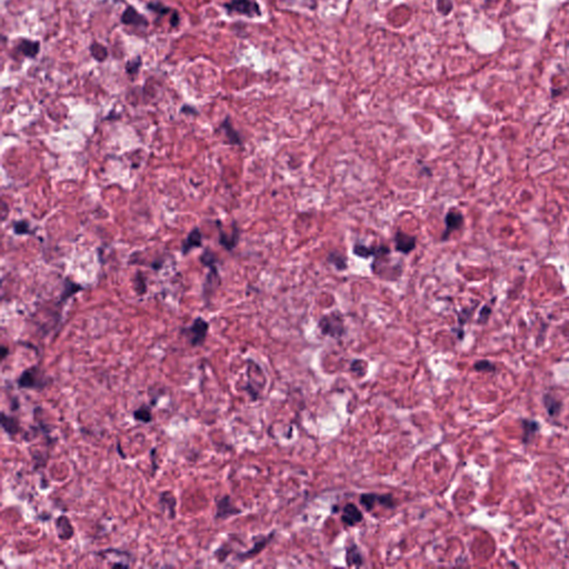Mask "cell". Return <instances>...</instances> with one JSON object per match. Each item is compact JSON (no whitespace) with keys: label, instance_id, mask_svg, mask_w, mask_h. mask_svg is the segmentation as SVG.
Instances as JSON below:
<instances>
[{"label":"cell","instance_id":"obj_1","mask_svg":"<svg viewBox=\"0 0 569 569\" xmlns=\"http://www.w3.org/2000/svg\"><path fill=\"white\" fill-rule=\"evenodd\" d=\"M17 387L22 390H32L41 393L54 384V378L42 369L39 365H32L21 371L16 380Z\"/></svg>","mask_w":569,"mask_h":569},{"label":"cell","instance_id":"obj_2","mask_svg":"<svg viewBox=\"0 0 569 569\" xmlns=\"http://www.w3.org/2000/svg\"><path fill=\"white\" fill-rule=\"evenodd\" d=\"M318 328L324 336L341 339L346 334L345 320L339 312H332L325 315L318 322Z\"/></svg>","mask_w":569,"mask_h":569},{"label":"cell","instance_id":"obj_3","mask_svg":"<svg viewBox=\"0 0 569 569\" xmlns=\"http://www.w3.org/2000/svg\"><path fill=\"white\" fill-rule=\"evenodd\" d=\"M209 332V323L202 317L196 318L189 327L180 329V334L188 339L191 347H202Z\"/></svg>","mask_w":569,"mask_h":569},{"label":"cell","instance_id":"obj_4","mask_svg":"<svg viewBox=\"0 0 569 569\" xmlns=\"http://www.w3.org/2000/svg\"><path fill=\"white\" fill-rule=\"evenodd\" d=\"M224 8L230 15H240L248 18H256L262 15L259 3L256 0H230L224 3Z\"/></svg>","mask_w":569,"mask_h":569},{"label":"cell","instance_id":"obj_5","mask_svg":"<svg viewBox=\"0 0 569 569\" xmlns=\"http://www.w3.org/2000/svg\"><path fill=\"white\" fill-rule=\"evenodd\" d=\"M241 514V509L232 503L231 497L225 495L221 498L216 499V513H215V520H227L233 516Z\"/></svg>","mask_w":569,"mask_h":569},{"label":"cell","instance_id":"obj_6","mask_svg":"<svg viewBox=\"0 0 569 569\" xmlns=\"http://www.w3.org/2000/svg\"><path fill=\"white\" fill-rule=\"evenodd\" d=\"M465 218L459 210L452 208L445 215V230L441 237L442 241H446L454 231L459 230L462 227Z\"/></svg>","mask_w":569,"mask_h":569},{"label":"cell","instance_id":"obj_7","mask_svg":"<svg viewBox=\"0 0 569 569\" xmlns=\"http://www.w3.org/2000/svg\"><path fill=\"white\" fill-rule=\"evenodd\" d=\"M390 248L386 245H379V246H366L361 242H356L352 246V253L357 257L362 258V259H368V258H380L385 256L390 255Z\"/></svg>","mask_w":569,"mask_h":569},{"label":"cell","instance_id":"obj_8","mask_svg":"<svg viewBox=\"0 0 569 569\" xmlns=\"http://www.w3.org/2000/svg\"><path fill=\"white\" fill-rule=\"evenodd\" d=\"M394 242L395 250L397 252L403 253V255H409L416 248L417 238L403 230H397L394 236Z\"/></svg>","mask_w":569,"mask_h":569},{"label":"cell","instance_id":"obj_9","mask_svg":"<svg viewBox=\"0 0 569 569\" xmlns=\"http://www.w3.org/2000/svg\"><path fill=\"white\" fill-rule=\"evenodd\" d=\"M274 536H275V532L270 533L268 536H259L258 537V540H256L255 544H253V546L251 548H249L248 551L243 552V553L236 554L235 559L237 562L249 561V559L257 556L258 554H260L262 551H264V549L267 547V545H268L271 542V539L274 538Z\"/></svg>","mask_w":569,"mask_h":569},{"label":"cell","instance_id":"obj_10","mask_svg":"<svg viewBox=\"0 0 569 569\" xmlns=\"http://www.w3.org/2000/svg\"><path fill=\"white\" fill-rule=\"evenodd\" d=\"M219 230V245L224 247L227 251H232L238 246L239 239H240V230H239L237 223L232 222V232L231 235H227L222 228L221 222H216Z\"/></svg>","mask_w":569,"mask_h":569},{"label":"cell","instance_id":"obj_11","mask_svg":"<svg viewBox=\"0 0 569 569\" xmlns=\"http://www.w3.org/2000/svg\"><path fill=\"white\" fill-rule=\"evenodd\" d=\"M120 21L122 25L125 26H133V27H140L146 28L149 25L148 19L138 12L137 9L132 6H127V8L123 10L120 17Z\"/></svg>","mask_w":569,"mask_h":569},{"label":"cell","instance_id":"obj_12","mask_svg":"<svg viewBox=\"0 0 569 569\" xmlns=\"http://www.w3.org/2000/svg\"><path fill=\"white\" fill-rule=\"evenodd\" d=\"M1 428L11 441H13L18 435L23 433V428L19 418L16 416L7 415L4 411L1 413Z\"/></svg>","mask_w":569,"mask_h":569},{"label":"cell","instance_id":"obj_13","mask_svg":"<svg viewBox=\"0 0 569 569\" xmlns=\"http://www.w3.org/2000/svg\"><path fill=\"white\" fill-rule=\"evenodd\" d=\"M57 536L63 542H68L75 536V528L66 515H60L55 520Z\"/></svg>","mask_w":569,"mask_h":569},{"label":"cell","instance_id":"obj_14","mask_svg":"<svg viewBox=\"0 0 569 569\" xmlns=\"http://www.w3.org/2000/svg\"><path fill=\"white\" fill-rule=\"evenodd\" d=\"M15 50L23 57L29 59L36 58L40 52V41L30 40L27 38H20L16 45Z\"/></svg>","mask_w":569,"mask_h":569},{"label":"cell","instance_id":"obj_15","mask_svg":"<svg viewBox=\"0 0 569 569\" xmlns=\"http://www.w3.org/2000/svg\"><path fill=\"white\" fill-rule=\"evenodd\" d=\"M209 272L206 276V280L204 284V299H209L214 294V290L217 288L221 284V276H219L218 267L217 265H213L208 267Z\"/></svg>","mask_w":569,"mask_h":569},{"label":"cell","instance_id":"obj_16","mask_svg":"<svg viewBox=\"0 0 569 569\" xmlns=\"http://www.w3.org/2000/svg\"><path fill=\"white\" fill-rule=\"evenodd\" d=\"M159 506L162 513H167L169 519H175L177 515V498L169 490L161 491L159 495Z\"/></svg>","mask_w":569,"mask_h":569},{"label":"cell","instance_id":"obj_17","mask_svg":"<svg viewBox=\"0 0 569 569\" xmlns=\"http://www.w3.org/2000/svg\"><path fill=\"white\" fill-rule=\"evenodd\" d=\"M362 519H364V516H362L360 509L355 504H346L342 508L341 522L346 526H350V527L351 526H356L357 524L361 523Z\"/></svg>","mask_w":569,"mask_h":569},{"label":"cell","instance_id":"obj_18","mask_svg":"<svg viewBox=\"0 0 569 569\" xmlns=\"http://www.w3.org/2000/svg\"><path fill=\"white\" fill-rule=\"evenodd\" d=\"M219 130L224 131L225 133V137L227 138V142L229 145H232V146H242L243 142H242V138L240 136V133H239L235 128H233L231 120H230V117H226L224 119V121L221 123V126H219Z\"/></svg>","mask_w":569,"mask_h":569},{"label":"cell","instance_id":"obj_19","mask_svg":"<svg viewBox=\"0 0 569 569\" xmlns=\"http://www.w3.org/2000/svg\"><path fill=\"white\" fill-rule=\"evenodd\" d=\"M202 246H203V233L198 227H195L183 241L181 251H183L184 255H187V253L190 250H193L194 248H200Z\"/></svg>","mask_w":569,"mask_h":569},{"label":"cell","instance_id":"obj_20","mask_svg":"<svg viewBox=\"0 0 569 569\" xmlns=\"http://www.w3.org/2000/svg\"><path fill=\"white\" fill-rule=\"evenodd\" d=\"M346 563L349 567L362 566V564H364V557H362V554L357 545L351 544L350 546L347 548Z\"/></svg>","mask_w":569,"mask_h":569},{"label":"cell","instance_id":"obj_21","mask_svg":"<svg viewBox=\"0 0 569 569\" xmlns=\"http://www.w3.org/2000/svg\"><path fill=\"white\" fill-rule=\"evenodd\" d=\"M522 426H523V430H524L523 442H524V444H529L530 442L533 441L535 435L539 432V429H540L539 424L536 422V420L524 419V420H522Z\"/></svg>","mask_w":569,"mask_h":569},{"label":"cell","instance_id":"obj_22","mask_svg":"<svg viewBox=\"0 0 569 569\" xmlns=\"http://www.w3.org/2000/svg\"><path fill=\"white\" fill-rule=\"evenodd\" d=\"M132 417L138 423L150 424L152 422V419H154V415H152V409L149 405L142 404L139 407L133 410Z\"/></svg>","mask_w":569,"mask_h":569},{"label":"cell","instance_id":"obj_23","mask_svg":"<svg viewBox=\"0 0 569 569\" xmlns=\"http://www.w3.org/2000/svg\"><path fill=\"white\" fill-rule=\"evenodd\" d=\"M327 261L331 265H333L338 271H345L348 268V262H347L346 256L342 255V252L338 251V250H334V251L329 252L328 256H327Z\"/></svg>","mask_w":569,"mask_h":569},{"label":"cell","instance_id":"obj_24","mask_svg":"<svg viewBox=\"0 0 569 569\" xmlns=\"http://www.w3.org/2000/svg\"><path fill=\"white\" fill-rule=\"evenodd\" d=\"M544 401V406L545 408H546L548 415L551 416V417H557L561 413V409H562V403L559 401L558 399L555 398V397L551 394H546L544 396L543 398Z\"/></svg>","mask_w":569,"mask_h":569},{"label":"cell","instance_id":"obj_25","mask_svg":"<svg viewBox=\"0 0 569 569\" xmlns=\"http://www.w3.org/2000/svg\"><path fill=\"white\" fill-rule=\"evenodd\" d=\"M80 290H84L83 286H80L78 284L74 283L73 280L66 278L64 281L63 293H61V295H60V303H63V304L66 303V301L68 300L71 296L77 294L78 291H80Z\"/></svg>","mask_w":569,"mask_h":569},{"label":"cell","instance_id":"obj_26","mask_svg":"<svg viewBox=\"0 0 569 569\" xmlns=\"http://www.w3.org/2000/svg\"><path fill=\"white\" fill-rule=\"evenodd\" d=\"M89 51L90 54H92L93 58L95 60H97L98 63H104V61L108 58L109 55L107 47L97 41L92 42V45L89 46Z\"/></svg>","mask_w":569,"mask_h":569},{"label":"cell","instance_id":"obj_27","mask_svg":"<svg viewBox=\"0 0 569 569\" xmlns=\"http://www.w3.org/2000/svg\"><path fill=\"white\" fill-rule=\"evenodd\" d=\"M379 494H375V492L362 494L359 498V503L367 511H371L375 508L376 504H379Z\"/></svg>","mask_w":569,"mask_h":569},{"label":"cell","instance_id":"obj_28","mask_svg":"<svg viewBox=\"0 0 569 569\" xmlns=\"http://www.w3.org/2000/svg\"><path fill=\"white\" fill-rule=\"evenodd\" d=\"M147 9L149 11L155 12L157 16L158 17H164L166 15H168V13L173 12L174 9L170 8L168 6H166L165 3H162L161 1H158V0H155V1H150L147 3Z\"/></svg>","mask_w":569,"mask_h":569},{"label":"cell","instance_id":"obj_29","mask_svg":"<svg viewBox=\"0 0 569 569\" xmlns=\"http://www.w3.org/2000/svg\"><path fill=\"white\" fill-rule=\"evenodd\" d=\"M141 65H142V60H141L140 56H136V57H133V58L129 59L125 65L126 74L129 76H137L138 73H139L140 68H141Z\"/></svg>","mask_w":569,"mask_h":569},{"label":"cell","instance_id":"obj_30","mask_svg":"<svg viewBox=\"0 0 569 569\" xmlns=\"http://www.w3.org/2000/svg\"><path fill=\"white\" fill-rule=\"evenodd\" d=\"M133 289L138 295H145L147 293V281L146 277L141 272H137L133 277Z\"/></svg>","mask_w":569,"mask_h":569},{"label":"cell","instance_id":"obj_31","mask_svg":"<svg viewBox=\"0 0 569 569\" xmlns=\"http://www.w3.org/2000/svg\"><path fill=\"white\" fill-rule=\"evenodd\" d=\"M436 9L442 16H448L454 9L453 0H436Z\"/></svg>","mask_w":569,"mask_h":569},{"label":"cell","instance_id":"obj_32","mask_svg":"<svg viewBox=\"0 0 569 569\" xmlns=\"http://www.w3.org/2000/svg\"><path fill=\"white\" fill-rule=\"evenodd\" d=\"M200 261H202L203 265L206 267H210L213 265H218L217 256L215 255V253L210 250L209 248H206L205 251L202 253V256H200Z\"/></svg>","mask_w":569,"mask_h":569},{"label":"cell","instance_id":"obj_33","mask_svg":"<svg viewBox=\"0 0 569 569\" xmlns=\"http://www.w3.org/2000/svg\"><path fill=\"white\" fill-rule=\"evenodd\" d=\"M12 229H13V231H15L16 235H18V236L30 235V233H32V231L30 230V225L26 221L16 222L15 224H13Z\"/></svg>","mask_w":569,"mask_h":569},{"label":"cell","instance_id":"obj_34","mask_svg":"<svg viewBox=\"0 0 569 569\" xmlns=\"http://www.w3.org/2000/svg\"><path fill=\"white\" fill-rule=\"evenodd\" d=\"M474 368L481 372H494L496 370V366L489 360H478L475 362Z\"/></svg>","mask_w":569,"mask_h":569},{"label":"cell","instance_id":"obj_35","mask_svg":"<svg viewBox=\"0 0 569 569\" xmlns=\"http://www.w3.org/2000/svg\"><path fill=\"white\" fill-rule=\"evenodd\" d=\"M490 314H491L490 306L485 305L484 307L481 308L480 313H479V317H478V323H479V324H486L487 322H488Z\"/></svg>","mask_w":569,"mask_h":569},{"label":"cell","instance_id":"obj_36","mask_svg":"<svg viewBox=\"0 0 569 569\" xmlns=\"http://www.w3.org/2000/svg\"><path fill=\"white\" fill-rule=\"evenodd\" d=\"M474 312V307L471 309H463L462 312H460L458 314V323H459V326H463V324H465L468 318H469L470 315Z\"/></svg>","mask_w":569,"mask_h":569},{"label":"cell","instance_id":"obj_37","mask_svg":"<svg viewBox=\"0 0 569 569\" xmlns=\"http://www.w3.org/2000/svg\"><path fill=\"white\" fill-rule=\"evenodd\" d=\"M179 23H180V15H179L178 10L174 9L173 12H171V15H170V18H169V25H170V27L176 28V27L179 26Z\"/></svg>","mask_w":569,"mask_h":569},{"label":"cell","instance_id":"obj_38","mask_svg":"<svg viewBox=\"0 0 569 569\" xmlns=\"http://www.w3.org/2000/svg\"><path fill=\"white\" fill-rule=\"evenodd\" d=\"M180 113L181 114H193V116L198 114L197 109L193 106H189V105H184V106L181 107V109H180Z\"/></svg>","mask_w":569,"mask_h":569},{"label":"cell","instance_id":"obj_39","mask_svg":"<svg viewBox=\"0 0 569 569\" xmlns=\"http://www.w3.org/2000/svg\"><path fill=\"white\" fill-rule=\"evenodd\" d=\"M156 452H157L156 447H154L150 451V458H151V462H152V476L155 475L156 470L158 469V466L156 465Z\"/></svg>","mask_w":569,"mask_h":569},{"label":"cell","instance_id":"obj_40","mask_svg":"<svg viewBox=\"0 0 569 569\" xmlns=\"http://www.w3.org/2000/svg\"><path fill=\"white\" fill-rule=\"evenodd\" d=\"M10 408L11 410H17L20 408V400H19L18 397H12L11 400H10Z\"/></svg>","mask_w":569,"mask_h":569},{"label":"cell","instance_id":"obj_41","mask_svg":"<svg viewBox=\"0 0 569 569\" xmlns=\"http://www.w3.org/2000/svg\"><path fill=\"white\" fill-rule=\"evenodd\" d=\"M0 356H1V361H3L9 356V348L7 346H4V345L1 346V352H0Z\"/></svg>","mask_w":569,"mask_h":569},{"label":"cell","instance_id":"obj_42","mask_svg":"<svg viewBox=\"0 0 569 569\" xmlns=\"http://www.w3.org/2000/svg\"><path fill=\"white\" fill-rule=\"evenodd\" d=\"M283 1H284V0H283Z\"/></svg>","mask_w":569,"mask_h":569}]
</instances>
